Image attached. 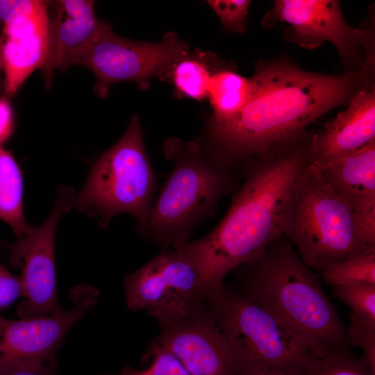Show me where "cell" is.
I'll return each instance as SVG.
<instances>
[{"mask_svg":"<svg viewBox=\"0 0 375 375\" xmlns=\"http://www.w3.org/2000/svg\"><path fill=\"white\" fill-rule=\"evenodd\" d=\"M189 53L188 44L174 33L160 42H140L121 37L110 26L96 39L79 65L95 76L94 92L105 97L110 88L122 82H135L142 89L156 76H167L173 66Z\"/></svg>","mask_w":375,"mask_h":375,"instance_id":"9c48e42d","label":"cell"},{"mask_svg":"<svg viewBox=\"0 0 375 375\" xmlns=\"http://www.w3.org/2000/svg\"><path fill=\"white\" fill-rule=\"evenodd\" d=\"M252 90L251 78L233 70L215 71L210 79L207 97L213 115L209 123H220L235 117L247 103Z\"/></svg>","mask_w":375,"mask_h":375,"instance_id":"ac0fdd59","label":"cell"},{"mask_svg":"<svg viewBox=\"0 0 375 375\" xmlns=\"http://www.w3.org/2000/svg\"><path fill=\"white\" fill-rule=\"evenodd\" d=\"M39 0H0V24L12 23L30 16L47 6Z\"/></svg>","mask_w":375,"mask_h":375,"instance_id":"4316f807","label":"cell"},{"mask_svg":"<svg viewBox=\"0 0 375 375\" xmlns=\"http://www.w3.org/2000/svg\"><path fill=\"white\" fill-rule=\"evenodd\" d=\"M3 72V64H2V59H1V49H0V88L1 85L3 87V83H2V74Z\"/></svg>","mask_w":375,"mask_h":375,"instance_id":"1f68e13d","label":"cell"},{"mask_svg":"<svg viewBox=\"0 0 375 375\" xmlns=\"http://www.w3.org/2000/svg\"><path fill=\"white\" fill-rule=\"evenodd\" d=\"M353 213H375V141L315 167Z\"/></svg>","mask_w":375,"mask_h":375,"instance_id":"e0dca14e","label":"cell"},{"mask_svg":"<svg viewBox=\"0 0 375 375\" xmlns=\"http://www.w3.org/2000/svg\"><path fill=\"white\" fill-rule=\"evenodd\" d=\"M223 25L232 32L244 33L251 1H207Z\"/></svg>","mask_w":375,"mask_h":375,"instance_id":"484cf974","label":"cell"},{"mask_svg":"<svg viewBox=\"0 0 375 375\" xmlns=\"http://www.w3.org/2000/svg\"><path fill=\"white\" fill-rule=\"evenodd\" d=\"M163 151L173 162L172 169L147 217L135 228L140 238L162 249L189 240L223 198L237 190L243 177L199 140L170 138Z\"/></svg>","mask_w":375,"mask_h":375,"instance_id":"277c9868","label":"cell"},{"mask_svg":"<svg viewBox=\"0 0 375 375\" xmlns=\"http://www.w3.org/2000/svg\"><path fill=\"white\" fill-rule=\"evenodd\" d=\"M251 79V93L243 108L229 120L208 123L199 140L242 174L305 140L309 124L372 85L367 69L314 73L285 59L258 63Z\"/></svg>","mask_w":375,"mask_h":375,"instance_id":"6da1fadb","label":"cell"},{"mask_svg":"<svg viewBox=\"0 0 375 375\" xmlns=\"http://www.w3.org/2000/svg\"><path fill=\"white\" fill-rule=\"evenodd\" d=\"M56 358L44 363H18L0 367V375H57Z\"/></svg>","mask_w":375,"mask_h":375,"instance_id":"f1b7e54d","label":"cell"},{"mask_svg":"<svg viewBox=\"0 0 375 375\" xmlns=\"http://www.w3.org/2000/svg\"><path fill=\"white\" fill-rule=\"evenodd\" d=\"M243 375H289L282 372L265 370L260 369H251L247 370Z\"/></svg>","mask_w":375,"mask_h":375,"instance_id":"4dcf8cb0","label":"cell"},{"mask_svg":"<svg viewBox=\"0 0 375 375\" xmlns=\"http://www.w3.org/2000/svg\"><path fill=\"white\" fill-rule=\"evenodd\" d=\"M213 72L201 58L188 53L173 66L167 76L181 94L200 101L207 97Z\"/></svg>","mask_w":375,"mask_h":375,"instance_id":"44dd1931","label":"cell"},{"mask_svg":"<svg viewBox=\"0 0 375 375\" xmlns=\"http://www.w3.org/2000/svg\"><path fill=\"white\" fill-rule=\"evenodd\" d=\"M287 23L288 40L301 47L315 49L329 42L346 65H372V34L367 29L349 26L340 3L335 0H277L263 19L266 26Z\"/></svg>","mask_w":375,"mask_h":375,"instance_id":"30bf717a","label":"cell"},{"mask_svg":"<svg viewBox=\"0 0 375 375\" xmlns=\"http://www.w3.org/2000/svg\"><path fill=\"white\" fill-rule=\"evenodd\" d=\"M72 188L60 186L53 208L39 227L32 226L22 238L10 244L9 262L22 270V297L17 308L21 317L56 314L62 308L56 285L55 238L62 214L71 209Z\"/></svg>","mask_w":375,"mask_h":375,"instance_id":"8fae6325","label":"cell"},{"mask_svg":"<svg viewBox=\"0 0 375 375\" xmlns=\"http://www.w3.org/2000/svg\"><path fill=\"white\" fill-rule=\"evenodd\" d=\"M233 272L232 285L301 336L312 356L351 351L345 327L319 276L283 235Z\"/></svg>","mask_w":375,"mask_h":375,"instance_id":"3957f363","label":"cell"},{"mask_svg":"<svg viewBox=\"0 0 375 375\" xmlns=\"http://www.w3.org/2000/svg\"><path fill=\"white\" fill-rule=\"evenodd\" d=\"M124 288L127 308L147 312L159 326L186 313L205 297L203 269L192 240L162 249L125 276Z\"/></svg>","mask_w":375,"mask_h":375,"instance_id":"ba28073f","label":"cell"},{"mask_svg":"<svg viewBox=\"0 0 375 375\" xmlns=\"http://www.w3.org/2000/svg\"><path fill=\"white\" fill-rule=\"evenodd\" d=\"M47 6L33 15L3 25L0 49L3 90L15 94L35 69H41L47 52Z\"/></svg>","mask_w":375,"mask_h":375,"instance_id":"2e32d148","label":"cell"},{"mask_svg":"<svg viewBox=\"0 0 375 375\" xmlns=\"http://www.w3.org/2000/svg\"><path fill=\"white\" fill-rule=\"evenodd\" d=\"M156 188L141 124L134 115L122 137L94 161L83 188L72 199L71 208L99 217L103 228L120 213L133 215L138 224L151 208Z\"/></svg>","mask_w":375,"mask_h":375,"instance_id":"52a82bcc","label":"cell"},{"mask_svg":"<svg viewBox=\"0 0 375 375\" xmlns=\"http://www.w3.org/2000/svg\"><path fill=\"white\" fill-rule=\"evenodd\" d=\"M141 361L149 365L139 369L124 367L118 372L103 375H190L172 353L150 344Z\"/></svg>","mask_w":375,"mask_h":375,"instance_id":"603a6c76","label":"cell"},{"mask_svg":"<svg viewBox=\"0 0 375 375\" xmlns=\"http://www.w3.org/2000/svg\"><path fill=\"white\" fill-rule=\"evenodd\" d=\"M150 345L172 353L190 375H243L246 372L210 316L204 299L160 326Z\"/></svg>","mask_w":375,"mask_h":375,"instance_id":"4fadbf2b","label":"cell"},{"mask_svg":"<svg viewBox=\"0 0 375 375\" xmlns=\"http://www.w3.org/2000/svg\"><path fill=\"white\" fill-rule=\"evenodd\" d=\"M333 296L347 305L353 315L375 324V285L333 286Z\"/></svg>","mask_w":375,"mask_h":375,"instance_id":"cb8c5ba5","label":"cell"},{"mask_svg":"<svg viewBox=\"0 0 375 375\" xmlns=\"http://www.w3.org/2000/svg\"><path fill=\"white\" fill-rule=\"evenodd\" d=\"M20 297H22L20 276L10 273L0 262V312L10 308Z\"/></svg>","mask_w":375,"mask_h":375,"instance_id":"83f0119b","label":"cell"},{"mask_svg":"<svg viewBox=\"0 0 375 375\" xmlns=\"http://www.w3.org/2000/svg\"><path fill=\"white\" fill-rule=\"evenodd\" d=\"M204 302L245 371L296 375L312 355L301 336L231 283L208 290Z\"/></svg>","mask_w":375,"mask_h":375,"instance_id":"8992f818","label":"cell"},{"mask_svg":"<svg viewBox=\"0 0 375 375\" xmlns=\"http://www.w3.org/2000/svg\"><path fill=\"white\" fill-rule=\"evenodd\" d=\"M23 178L12 154L0 146V219L7 223L17 239L31 228L23 212Z\"/></svg>","mask_w":375,"mask_h":375,"instance_id":"d6986e66","label":"cell"},{"mask_svg":"<svg viewBox=\"0 0 375 375\" xmlns=\"http://www.w3.org/2000/svg\"><path fill=\"white\" fill-rule=\"evenodd\" d=\"M14 126L10 104L5 97H0V146L10 136Z\"/></svg>","mask_w":375,"mask_h":375,"instance_id":"f546056e","label":"cell"},{"mask_svg":"<svg viewBox=\"0 0 375 375\" xmlns=\"http://www.w3.org/2000/svg\"><path fill=\"white\" fill-rule=\"evenodd\" d=\"M296 375H375V372L349 351L321 357L310 355Z\"/></svg>","mask_w":375,"mask_h":375,"instance_id":"7402d4cb","label":"cell"},{"mask_svg":"<svg viewBox=\"0 0 375 375\" xmlns=\"http://www.w3.org/2000/svg\"><path fill=\"white\" fill-rule=\"evenodd\" d=\"M48 46L41 68L49 87L56 69L79 65L98 36L110 26L99 20L94 2L88 0L48 1Z\"/></svg>","mask_w":375,"mask_h":375,"instance_id":"5bb4252c","label":"cell"},{"mask_svg":"<svg viewBox=\"0 0 375 375\" xmlns=\"http://www.w3.org/2000/svg\"><path fill=\"white\" fill-rule=\"evenodd\" d=\"M375 141V92L372 85L356 93L348 107L310 138V163L321 167Z\"/></svg>","mask_w":375,"mask_h":375,"instance_id":"9a60e30c","label":"cell"},{"mask_svg":"<svg viewBox=\"0 0 375 375\" xmlns=\"http://www.w3.org/2000/svg\"><path fill=\"white\" fill-rule=\"evenodd\" d=\"M320 272L332 286L375 285V248L331 262Z\"/></svg>","mask_w":375,"mask_h":375,"instance_id":"ffe728a7","label":"cell"},{"mask_svg":"<svg viewBox=\"0 0 375 375\" xmlns=\"http://www.w3.org/2000/svg\"><path fill=\"white\" fill-rule=\"evenodd\" d=\"M282 233L304 263L319 271L331 262L372 249L358 238L348 205L310 162L292 189Z\"/></svg>","mask_w":375,"mask_h":375,"instance_id":"5b68a950","label":"cell"},{"mask_svg":"<svg viewBox=\"0 0 375 375\" xmlns=\"http://www.w3.org/2000/svg\"><path fill=\"white\" fill-rule=\"evenodd\" d=\"M309 138L246 169L224 217L207 235L192 240L203 267L206 292L222 284L229 273L258 257L283 235L285 206L310 162Z\"/></svg>","mask_w":375,"mask_h":375,"instance_id":"7a4b0ae2","label":"cell"},{"mask_svg":"<svg viewBox=\"0 0 375 375\" xmlns=\"http://www.w3.org/2000/svg\"><path fill=\"white\" fill-rule=\"evenodd\" d=\"M345 329L349 346L361 348V358L375 372V324L350 314L349 323Z\"/></svg>","mask_w":375,"mask_h":375,"instance_id":"d4e9b609","label":"cell"},{"mask_svg":"<svg viewBox=\"0 0 375 375\" xmlns=\"http://www.w3.org/2000/svg\"><path fill=\"white\" fill-rule=\"evenodd\" d=\"M97 288L81 284L72 288L73 306L50 315L8 319L0 316V367L44 363L56 358L70 328L98 303Z\"/></svg>","mask_w":375,"mask_h":375,"instance_id":"7c38bea8","label":"cell"}]
</instances>
